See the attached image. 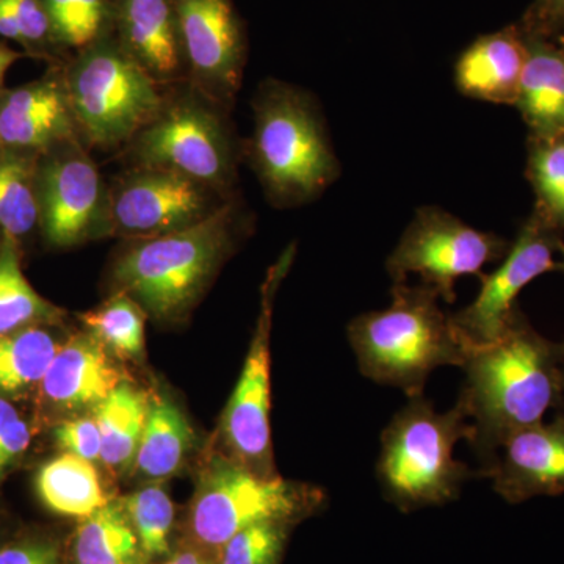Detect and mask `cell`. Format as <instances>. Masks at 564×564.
<instances>
[{
	"instance_id": "obj_8",
	"label": "cell",
	"mask_w": 564,
	"mask_h": 564,
	"mask_svg": "<svg viewBox=\"0 0 564 564\" xmlns=\"http://www.w3.org/2000/svg\"><path fill=\"white\" fill-rule=\"evenodd\" d=\"M323 503L321 489L281 477H262L237 462H217L199 481L191 530L196 543L221 549L248 527L265 521L299 524Z\"/></svg>"
},
{
	"instance_id": "obj_10",
	"label": "cell",
	"mask_w": 564,
	"mask_h": 564,
	"mask_svg": "<svg viewBox=\"0 0 564 564\" xmlns=\"http://www.w3.org/2000/svg\"><path fill=\"white\" fill-rule=\"evenodd\" d=\"M36 193L39 225L54 247L110 236L109 184L80 139L63 141L39 155Z\"/></svg>"
},
{
	"instance_id": "obj_40",
	"label": "cell",
	"mask_w": 564,
	"mask_h": 564,
	"mask_svg": "<svg viewBox=\"0 0 564 564\" xmlns=\"http://www.w3.org/2000/svg\"><path fill=\"white\" fill-rule=\"evenodd\" d=\"M556 270L564 273V251L562 252V259L556 263Z\"/></svg>"
},
{
	"instance_id": "obj_38",
	"label": "cell",
	"mask_w": 564,
	"mask_h": 564,
	"mask_svg": "<svg viewBox=\"0 0 564 564\" xmlns=\"http://www.w3.org/2000/svg\"><path fill=\"white\" fill-rule=\"evenodd\" d=\"M24 57L22 52L11 50L7 44L0 43V96L6 95V76L11 66L14 65L20 58Z\"/></svg>"
},
{
	"instance_id": "obj_28",
	"label": "cell",
	"mask_w": 564,
	"mask_h": 564,
	"mask_svg": "<svg viewBox=\"0 0 564 564\" xmlns=\"http://www.w3.org/2000/svg\"><path fill=\"white\" fill-rule=\"evenodd\" d=\"M147 313L128 293L113 292L96 310L80 314L87 332L115 355L139 359L144 352Z\"/></svg>"
},
{
	"instance_id": "obj_36",
	"label": "cell",
	"mask_w": 564,
	"mask_h": 564,
	"mask_svg": "<svg viewBox=\"0 0 564 564\" xmlns=\"http://www.w3.org/2000/svg\"><path fill=\"white\" fill-rule=\"evenodd\" d=\"M519 28L529 35L558 39L564 32V0H533Z\"/></svg>"
},
{
	"instance_id": "obj_6",
	"label": "cell",
	"mask_w": 564,
	"mask_h": 564,
	"mask_svg": "<svg viewBox=\"0 0 564 564\" xmlns=\"http://www.w3.org/2000/svg\"><path fill=\"white\" fill-rule=\"evenodd\" d=\"M232 111L212 101L188 82L165 88L161 110L118 152L126 166L170 170L209 185L226 198L239 195L243 141Z\"/></svg>"
},
{
	"instance_id": "obj_20",
	"label": "cell",
	"mask_w": 564,
	"mask_h": 564,
	"mask_svg": "<svg viewBox=\"0 0 564 564\" xmlns=\"http://www.w3.org/2000/svg\"><path fill=\"white\" fill-rule=\"evenodd\" d=\"M524 40L525 65L514 107L530 137H564V47L529 33Z\"/></svg>"
},
{
	"instance_id": "obj_13",
	"label": "cell",
	"mask_w": 564,
	"mask_h": 564,
	"mask_svg": "<svg viewBox=\"0 0 564 564\" xmlns=\"http://www.w3.org/2000/svg\"><path fill=\"white\" fill-rule=\"evenodd\" d=\"M563 251L562 232L532 212L500 265L480 274L481 288L474 302L452 315L464 339L469 344L496 340L518 311L519 293L541 274L554 272L555 256Z\"/></svg>"
},
{
	"instance_id": "obj_15",
	"label": "cell",
	"mask_w": 564,
	"mask_h": 564,
	"mask_svg": "<svg viewBox=\"0 0 564 564\" xmlns=\"http://www.w3.org/2000/svg\"><path fill=\"white\" fill-rule=\"evenodd\" d=\"M480 475L508 503L564 494V414L508 437Z\"/></svg>"
},
{
	"instance_id": "obj_21",
	"label": "cell",
	"mask_w": 564,
	"mask_h": 564,
	"mask_svg": "<svg viewBox=\"0 0 564 564\" xmlns=\"http://www.w3.org/2000/svg\"><path fill=\"white\" fill-rule=\"evenodd\" d=\"M36 491L52 513L80 521L110 503L95 464L70 454L41 467Z\"/></svg>"
},
{
	"instance_id": "obj_32",
	"label": "cell",
	"mask_w": 564,
	"mask_h": 564,
	"mask_svg": "<svg viewBox=\"0 0 564 564\" xmlns=\"http://www.w3.org/2000/svg\"><path fill=\"white\" fill-rule=\"evenodd\" d=\"M295 522L265 521L248 527L220 549L218 564H281Z\"/></svg>"
},
{
	"instance_id": "obj_5",
	"label": "cell",
	"mask_w": 564,
	"mask_h": 564,
	"mask_svg": "<svg viewBox=\"0 0 564 564\" xmlns=\"http://www.w3.org/2000/svg\"><path fill=\"white\" fill-rule=\"evenodd\" d=\"M470 433L462 402L440 413L423 393L408 397L381 434L377 478L386 499L404 513L458 499L474 474L455 458V447Z\"/></svg>"
},
{
	"instance_id": "obj_4",
	"label": "cell",
	"mask_w": 564,
	"mask_h": 564,
	"mask_svg": "<svg viewBox=\"0 0 564 564\" xmlns=\"http://www.w3.org/2000/svg\"><path fill=\"white\" fill-rule=\"evenodd\" d=\"M440 300L422 282H397L391 306L352 318L348 340L364 377L414 397L422 395L434 370L463 366L469 343Z\"/></svg>"
},
{
	"instance_id": "obj_25",
	"label": "cell",
	"mask_w": 564,
	"mask_h": 564,
	"mask_svg": "<svg viewBox=\"0 0 564 564\" xmlns=\"http://www.w3.org/2000/svg\"><path fill=\"white\" fill-rule=\"evenodd\" d=\"M63 311L44 300L21 270L17 240L0 245V334L61 321Z\"/></svg>"
},
{
	"instance_id": "obj_22",
	"label": "cell",
	"mask_w": 564,
	"mask_h": 564,
	"mask_svg": "<svg viewBox=\"0 0 564 564\" xmlns=\"http://www.w3.org/2000/svg\"><path fill=\"white\" fill-rule=\"evenodd\" d=\"M193 443L195 433L181 408L163 395L150 399L147 425L133 467L151 480L169 478L181 469Z\"/></svg>"
},
{
	"instance_id": "obj_27",
	"label": "cell",
	"mask_w": 564,
	"mask_h": 564,
	"mask_svg": "<svg viewBox=\"0 0 564 564\" xmlns=\"http://www.w3.org/2000/svg\"><path fill=\"white\" fill-rule=\"evenodd\" d=\"M58 348L54 336L36 326L0 334V392H21L41 383Z\"/></svg>"
},
{
	"instance_id": "obj_2",
	"label": "cell",
	"mask_w": 564,
	"mask_h": 564,
	"mask_svg": "<svg viewBox=\"0 0 564 564\" xmlns=\"http://www.w3.org/2000/svg\"><path fill=\"white\" fill-rule=\"evenodd\" d=\"M252 212L239 195L207 220L152 239L124 240L111 262V293L124 292L148 317H187L240 240L250 236Z\"/></svg>"
},
{
	"instance_id": "obj_37",
	"label": "cell",
	"mask_w": 564,
	"mask_h": 564,
	"mask_svg": "<svg viewBox=\"0 0 564 564\" xmlns=\"http://www.w3.org/2000/svg\"><path fill=\"white\" fill-rule=\"evenodd\" d=\"M0 564H61L58 549L46 541H28L0 549Z\"/></svg>"
},
{
	"instance_id": "obj_34",
	"label": "cell",
	"mask_w": 564,
	"mask_h": 564,
	"mask_svg": "<svg viewBox=\"0 0 564 564\" xmlns=\"http://www.w3.org/2000/svg\"><path fill=\"white\" fill-rule=\"evenodd\" d=\"M55 440L66 454L79 456L87 462H99L102 456V440L95 417L70 419L55 430Z\"/></svg>"
},
{
	"instance_id": "obj_26",
	"label": "cell",
	"mask_w": 564,
	"mask_h": 564,
	"mask_svg": "<svg viewBox=\"0 0 564 564\" xmlns=\"http://www.w3.org/2000/svg\"><path fill=\"white\" fill-rule=\"evenodd\" d=\"M36 161L39 155L13 151L0 159V229L14 240L40 223Z\"/></svg>"
},
{
	"instance_id": "obj_14",
	"label": "cell",
	"mask_w": 564,
	"mask_h": 564,
	"mask_svg": "<svg viewBox=\"0 0 564 564\" xmlns=\"http://www.w3.org/2000/svg\"><path fill=\"white\" fill-rule=\"evenodd\" d=\"M187 82L232 111L242 88L248 44L232 0H174Z\"/></svg>"
},
{
	"instance_id": "obj_24",
	"label": "cell",
	"mask_w": 564,
	"mask_h": 564,
	"mask_svg": "<svg viewBox=\"0 0 564 564\" xmlns=\"http://www.w3.org/2000/svg\"><path fill=\"white\" fill-rule=\"evenodd\" d=\"M76 564H144L139 536L121 503L82 519L73 543Z\"/></svg>"
},
{
	"instance_id": "obj_18",
	"label": "cell",
	"mask_w": 564,
	"mask_h": 564,
	"mask_svg": "<svg viewBox=\"0 0 564 564\" xmlns=\"http://www.w3.org/2000/svg\"><path fill=\"white\" fill-rule=\"evenodd\" d=\"M527 47L519 24L475 40L455 65V85L475 101L514 106Z\"/></svg>"
},
{
	"instance_id": "obj_29",
	"label": "cell",
	"mask_w": 564,
	"mask_h": 564,
	"mask_svg": "<svg viewBox=\"0 0 564 564\" xmlns=\"http://www.w3.org/2000/svg\"><path fill=\"white\" fill-rule=\"evenodd\" d=\"M527 177L532 184L534 214L564 231V137H530Z\"/></svg>"
},
{
	"instance_id": "obj_12",
	"label": "cell",
	"mask_w": 564,
	"mask_h": 564,
	"mask_svg": "<svg viewBox=\"0 0 564 564\" xmlns=\"http://www.w3.org/2000/svg\"><path fill=\"white\" fill-rule=\"evenodd\" d=\"M291 245L267 273L261 291V311L245 359L242 373L223 415V436L237 463L262 477H278L273 469L270 434V333L274 300L295 258Z\"/></svg>"
},
{
	"instance_id": "obj_16",
	"label": "cell",
	"mask_w": 564,
	"mask_h": 564,
	"mask_svg": "<svg viewBox=\"0 0 564 564\" xmlns=\"http://www.w3.org/2000/svg\"><path fill=\"white\" fill-rule=\"evenodd\" d=\"M73 139H80V133L70 109L63 65L52 68L43 79L0 96L3 151L40 155Z\"/></svg>"
},
{
	"instance_id": "obj_31",
	"label": "cell",
	"mask_w": 564,
	"mask_h": 564,
	"mask_svg": "<svg viewBox=\"0 0 564 564\" xmlns=\"http://www.w3.org/2000/svg\"><path fill=\"white\" fill-rule=\"evenodd\" d=\"M122 508L139 536L147 562L170 555V534L174 522V507L161 486H148L122 499Z\"/></svg>"
},
{
	"instance_id": "obj_19",
	"label": "cell",
	"mask_w": 564,
	"mask_h": 564,
	"mask_svg": "<svg viewBox=\"0 0 564 564\" xmlns=\"http://www.w3.org/2000/svg\"><path fill=\"white\" fill-rule=\"evenodd\" d=\"M107 351L90 333L70 337L41 381L44 395L69 410L98 406L124 381Z\"/></svg>"
},
{
	"instance_id": "obj_1",
	"label": "cell",
	"mask_w": 564,
	"mask_h": 564,
	"mask_svg": "<svg viewBox=\"0 0 564 564\" xmlns=\"http://www.w3.org/2000/svg\"><path fill=\"white\" fill-rule=\"evenodd\" d=\"M458 402L470 421L469 441L481 467L500 445L564 404V340H552L516 311L488 344H469Z\"/></svg>"
},
{
	"instance_id": "obj_17",
	"label": "cell",
	"mask_w": 564,
	"mask_h": 564,
	"mask_svg": "<svg viewBox=\"0 0 564 564\" xmlns=\"http://www.w3.org/2000/svg\"><path fill=\"white\" fill-rule=\"evenodd\" d=\"M113 35L163 88L187 82L174 0H110Z\"/></svg>"
},
{
	"instance_id": "obj_33",
	"label": "cell",
	"mask_w": 564,
	"mask_h": 564,
	"mask_svg": "<svg viewBox=\"0 0 564 564\" xmlns=\"http://www.w3.org/2000/svg\"><path fill=\"white\" fill-rule=\"evenodd\" d=\"M21 33L22 47L33 57L65 65L66 52L58 46L46 9L41 0H3Z\"/></svg>"
},
{
	"instance_id": "obj_39",
	"label": "cell",
	"mask_w": 564,
	"mask_h": 564,
	"mask_svg": "<svg viewBox=\"0 0 564 564\" xmlns=\"http://www.w3.org/2000/svg\"><path fill=\"white\" fill-rule=\"evenodd\" d=\"M163 564H209L202 554L195 551H184L180 554L173 555L169 562Z\"/></svg>"
},
{
	"instance_id": "obj_7",
	"label": "cell",
	"mask_w": 564,
	"mask_h": 564,
	"mask_svg": "<svg viewBox=\"0 0 564 564\" xmlns=\"http://www.w3.org/2000/svg\"><path fill=\"white\" fill-rule=\"evenodd\" d=\"M63 76L88 150L120 152L165 98V88L122 50L113 33L76 52L63 65Z\"/></svg>"
},
{
	"instance_id": "obj_9",
	"label": "cell",
	"mask_w": 564,
	"mask_h": 564,
	"mask_svg": "<svg viewBox=\"0 0 564 564\" xmlns=\"http://www.w3.org/2000/svg\"><path fill=\"white\" fill-rule=\"evenodd\" d=\"M508 248L510 242L497 234L480 231L443 207L423 206L415 210L386 267L393 284L415 274L443 302L454 303L456 282L480 276Z\"/></svg>"
},
{
	"instance_id": "obj_42",
	"label": "cell",
	"mask_w": 564,
	"mask_h": 564,
	"mask_svg": "<svg viewBox=\"0 0 564 564\" xmlns=\"http://www.w3.org/2000/svg\"><path fill=\"white\" fill-rule=\"evenodd\" d=\"M2 155H3V148H2V144H0V159H2Z\"/></svg>"
},
{
	"instance_id": "obj_23",
	"label": "cell",
	"mask_w": 564,
	"mask_h": 564,
	"mask_svg": "<svg viewBox=\"0 0 564 564\" xmlns=\"http://www.w3.org/2000/svg\"><path fill=\"white\" fill-rule=\"evenodd\" d=\"M150 397L129 381H122L104 402L93 408L102 440L101 462L128 473L135 466L137 452L147 425Z\"/></svg>"
},
{
	"instance_id": "obj_3",
	"label": "cell",
	"mask_w": 564,
	"mask_h": 564,
	"mask_svg": "<svg viewBox=\"0 0 564 564\" xmlns=\"http://www.w3.org/2000/svg\"><path fill=\"white\" fill-rule=\"evenodd\" d=\"M254 128L243 141L248 162L278 209L321 198L340 176V163L321 104L296 85L267 79L251 102Z\"/></svg>"
},
{
	"instance_id": "obj_41",
	"label": "cell",
	"mask_w": 564,
	"mask_h": 564,
	"mask_svg": "<svg viewBox=\"0 0 564 564\" xmlns=\"http://www.w3.org/2000/svg\"><path fill=\"white\" fill-rule=\"evenodd\" d=\"M555 41H556V43L560 44V46L564 47V32Z\"/></svg>"
},
{
	"instance_id": "obj_30",
	"label": "cell",
	"mask_w": 564,
	"mask_h": 564,
	"mask_svg": "<svg viewBox=\"0 0 564 564\" xmlns=\"http://www.w3.org/2000/svg\"><path fill=\"white\" fill-rule=\"evenodd\" d=\"M63 51L79 52L113 33L110 0H41Z\"/></svg>"
},
{
	"instance_id": "obj_35",
	"label": "cell",
	"mask_w": 564,
	"mask_h": 564,
	"mask_svg": "<svg viewBox=\"0 0 564 564\" xmlns=\"http://www.w3.org/2000/svg\"><path fill=\"white\" fill-rule=\"evenodd\" d=\"M31 430L14 410L13 404L0 397V478L28 451Z\"/></svg>"
},
{
	"instance_id": "obj_11",
	"label": "cell",
	"mask_w": 564,
	"mask_h": 564,
	"mask_svg": "<svg viewBox=\"0 0 564 564\" xmlns=\"http://www.w3.org/2000/svg\"><path fill=\"white\" fill-rule=\"evenodd\" d=\"M110 236L152 239L198 225L229 199L209 185L170 170L126 166L109 184Z\"/></svg>"
}]
</instances>
